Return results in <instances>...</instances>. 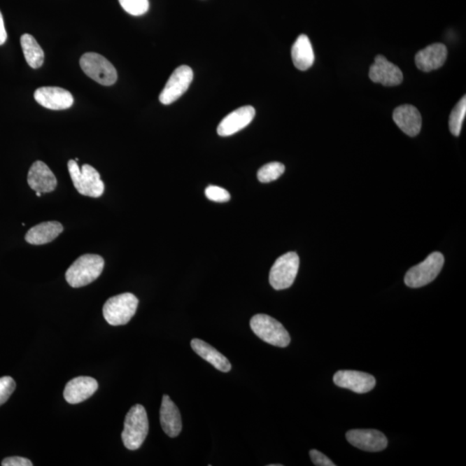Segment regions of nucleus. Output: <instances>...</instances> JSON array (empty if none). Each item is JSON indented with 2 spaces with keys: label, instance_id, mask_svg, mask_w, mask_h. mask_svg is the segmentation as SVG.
<instances>
[{
  "label": "nucleus",
  "instance_id": "1",
  "mask_svg": "<svg viewBox=\"0 0 466 466\" xmlns=\"http://www.w3.org/2000/svg\"><path fill=\"white\" fill-rule=\"evenodd\" d=\"M105 261L95 254H85L70 266L65 274L66 282L72 288H81L94 282L101 275Z\"/></svg>",
  "mask_w": 466,
  "mask_h": 466
},
{
  "label": "nucleus",
  "instance_id": "2",
  "mask_svg": "<svg viewBox=\"0 0 466 466\" xmlns=\"http://www.w3.org/2000/svg\"><path fill=\"white\" fill-rule=\"evenodd\" d=\"M149 432V420L142 405L133 406L125 416L122 439L127 449L134 451L141 447Z\"/></svg>",
  "mask_w": 466,
  "mask_h": 466
},
{
  "label": "nucleus",
  "instance_id": "3",
  "mask_svg": "<svg viewBox=\"0 0 466 466\" xmlns=\"http://www.w3.org/2000/svg\"><path fill=\"white\" fill-rule=\"evenodd\" d=\"M68 169L73 186L80 195L92 198H99L105 190V185L97 170L90 164H84L81 169L76 160H69Z\"/></svg>",
  "mask_w": 466,
  "mask_h": 466
},
{
  "label": "nucleus",
  "instance_id": "4",
  "mask_svg": "<svg viewBox=\"0 0 466 466\" xmlns=\"http://www.w3.org/2000/svg\"><path fill=\"white\" fill-rule=\"evenodd\" d=\"M251 330L262 341L277 347H287L290 343V336L278 320L267 316L257 314L251 318Z\"/></svg>",
  "mask_w": 466,
  "mask_h": 466
},
{
  "label": "nucleus",
  "instance_id": "5",
  "mask_svg": "<svg viewBox=\"0 0 466 466\" xmlns=\"http://www.w3.org/2000/svg\"><path fill=\"white\" fill-rule=\"evenodd\" d=\"M138 306L139 299L134 295H118L107 299L103 306V316L111 325H123L135 316Z\"/></svg>",
  "mask_w": 466,
  "mask_h": 466
},
{
  "label": "nucleus",
  "instance_id": "6",
  "mask_svg": "<svg viewBox=\"0 0 466 466\" xmlns=\"http://www.w3.org/2000/svg\"><path fill=\"white\" fill-rule=\"evenodd\" d=\"M81 69L88 77L103 86H112L118 79L117 70L103 55L86 53L80 60Z\"/></svg>",
  "mask_w": 466,
  "mask_h": 466
},
{
  "label": "nucleus",
  "instance_id": "7",
  "mask_svg": "<svg viewBox=\"0 0 466 466\" xmlns=\"http://www.w3.org/2000/svg\"><path fill=\"white\" fill-rule=\"evenodd\" d=\"M445 258L440 253H434L421 264L414 266L407 272L404 282L409 288L426 286L438 276L443 268Z\"/></svg>",
  "mask_w": 466,
  "mask_h": 466
},
{
  "label": "nucleus",
  "instance_id": "8",
  "mask_svg": "<svg viewBox=\"0 0 466 466\" xmlns=\"http://www.w3.org/2000/svg\"><path fill=\"white\" fill-rule=\"evenodd\" d=\"M299 258L295 253H288L276 259L269 272V283L276 290H286L293 285L299 271Z\"/></svg>",
  "mask_w": 466,
  "mask_h": 466
},
{
  "label": "nucleus",
  "instance_id": "9",
  "mask_svg": "<svg viewBox=\"0 0 466 466\" xmlns=\"http://www.w3.org/2000/svg\"><path fill=\"white\" fill-rule=\"evenodd\" d=\"M194 79L193 70L187 65H181L172 73L164 90L159 96V101L164 105H170L183 96L190 87Z\"/></svg>",
  "mask_w": 466,
  "mask_h": 466
},
{
  "label": "nucleus",
  "instance_id": "10",
  "mask_svg": "<svg viewBox=\"0 0 466 466\" xmlns=\"http://www.w3.org/2000/svg\"><path fill=\"white\" fill-rule=\"evenodd\" d=\"M351 445L366 452H381L386 449L388 439L382 432L374 429H355L346 434Z\"/></svg>",
  "mask_w": 466,
  "mask_h": 466
},
{
  "label": "nucleus",
  "instance_id": "11",
  "mask_svg": "<svg viewBox=\"0 0 466 466\" xmlns=\"http://www.w3.org/2000/svg\"><path fill=\"white\" fill-rule=\"evenodd\" d=\"M334 382L337 386L348 388L358 394L368 393L376 386L374 376L357 371L337 372L334 376Z\"/></svg>",
  "mask_w": 466,
  "mask_h": 466
},
{
  "label": "nucleus",
  "instance_id": "12",
  "mask_svg": "<svg viewBox=\"0 0 466 466\" xmlns=\"http://www.w3.org/2000/svg\"><path fill=\"white\" fill-rule=\"evenodd\" d=\"M34 98L39 105L50 110H66L73 104L71 92L57 87H43L34 92Z\"/></svg>",
  "mask_w": 466,
  "mask_h": 466
},
{
  "label": "nucleus",
  "instance_id": "13",
  "mask_svg": "<svg viewBox=\"0 0 466 466\" xmlns=\"http://www.w3.org/2000/svg\"><path fill=\"white\" fill-rule=\"evenodd\" d=\"M369 76L373 83H380L386 87L398 86L403 80L401 69L388 62L383 55H377L375 58L374 64L369 69Z\"/></svg>",
  "mask_w": 466,
  "mask_h": 466
},
{
  "label": "nucleus",
  "instance_id": "14",
  "mask_svg": "<svg viewBox=\"0 0 466 466\" xmlns=\"http://www.w3.org/2000/svg\"><path fill=\"white\" fill-rule=\"evenodd\" d=\"M256 115V110L253 106H245L233 111L225 117L217 128L218 134L221 136H229L241 131L251 123Z\"/></svg>",
  "mask_w": 466,
  "mask_h": 466
},
{
  "label": "nucleus",
  "instance_id": "15",
  "mask_svg": "<svg viewBox=\"0 0 466 466\" xmlns=\"http://www.w3.org/2000/svg\"><path fill=\"white\" fill-rule=\"evenodd\" d=\"M97 381L90 376H78L70 380L64 388V397L70 404H78L90 398L97 391Z\"/></svg>",
  "mask_w": 466,
  "mask_h": 466
},
{
  "label": "nucleus",
  "instance_id": "16",
  "mask_svg": "<svg viewBox=\"0 0 466 466\" xmlns=\"http://www.w3.org/2000/svg\"><path fill=\"white\" fill-rule=\"evenodd\" d=\"M28 184L31 190L40 193H51L57 186V177L43 162L36 161L28 173Z\"/></svg>",
  "mask_w": 466,
  "mask_h": 466
},
{
  "label": "nucleus",
  "instance_id": "17",
  "mask_svg": "<svg viewBox=\"0 0 466 466\" xmlns=\"http://www.w3.org/2000/svg\"><path fill=\"white\" fill-rule=\"evenodd\" d=\"M447 49L442 43H434L418 52L416 55L417 68L423 72L438 69L445 64Z\"/></svg>",
  "mask_w": 466,
  "mask_h": 466
},
{
  "label": "nucleus",
  "instance_id": "18",
  "mask_svg": "<svg viewBox=\"0 0 466 466\" xmlns=\"http://www.w3.org/2000/svg\"><path fill=\"white\" fill-rule=\"evenodd\" d=\"M393 120L397 127L409 136L419 134L423 125L419 111L411 105L397 107L393 113Z\"/></svg>",
  "mask_w": 466,
  "mask_h": 466
},
{
  "label": "nucleus",
  "instance_id": "19",
  "mask_svg": "<svg viewBox=\"0 0 466 466\" xmlns=\"http://www.w3.org/2000/svg\"><path fill=\"white\" fill-rule=\"evenodd\" d=\"M160 423L162 430L169 437L176 438L181 434L183 423L179 409L167 395L162 397Z\"/></svg>",
  "mask_w": 466,
  "mask_h": 466
},
{
  "label": "nucleus",
  "instance_id": "20",
  "mask_svg": "<svg viewBox=\"0 0 466 466\" xmlns=\"http://www.w3.org/2000/svg\"><path fill=\"white\" fill-rule=\"evenodd\" d=\"M64 232V227L57 221L43 222L29 229L25 235L26 242L34 246L50 243Z\"/></svg>",
  "mask_w": 466,
  "mask_h": 466
},
{
  "label": "nucleus",
  "instance_id": "21",
  "mask_svg": "<svg viewBox=\"0 0 466 466\" xmlns=\"http://www.w3.org/2000/svg\"><path fill=\"white\" fill-rule=\"evenodd\" d=\"M191 347L195 351L196 354H198L203 360L209 362L214 368L219 369L222 372H229L231 371V362H229L223 354H221L220 351L213 348L209 344L203 341L202 339H192Z\"/></svg>",
  "mask_w": 466,
  "mask_h": 466
},
{
  "label": "nucleus",
  "instance_id": "22",
  "mask_svg": "<svg viewBox=\"0 0 466 466\" xmlns=\"http://www.w3.org/2000/svg\"><path fill=\"white\" fill-rule=\"evenodd\" d=\"M291 55L295 68L301 71H306L313 66L316 57L308 36H298L292 47Z\"/></svg>",
  "mask_w": 466,
  "mask_h": 466
},
{
  "label": "nucleus",
  "instance_id": "23",
  "mask_svg": "<svg viewBox=\"0 0 466 466\" xmlns=\"http://www.w3.org/2000/svg\"><path fill=\"white\" fill-rule=\"evenodd\" d=\"M20 43L26 62L32 69H39L44 62V53L42 48L34 38L29 34L21 36Z\"/></svg>",
  "mask_w": 466,
  "mask_h": 466
},
{
  "label": "nucleus",
  "instance_id": "24",
  "mask_svg": "<svg viewBox=\"0 0 466 466\" xmlns=\"http://www.w3.org/2000/svg\"><path fill=\"white\" fill-rule=\"evenodd\" d=\"M466 114V97L464 96L455 106L449 118V128L452 134L458 136L460 134L462 125Z\"/></svg>",
  "mask_w": 466,
  "mask_h": 466
},
{
  "label": "nucleus",
  "instance_id": "25",
  "mask_svg": "<svg viewBox=\"0 0 466 466\" xmlns=\"http://www.w3.org/2000/svg\"><path fill=\"white\" fill-rule=\"evenodd\" d=\"M284 171L285 166L281 162H269L258 170L257 178L262 183H271V181L278 179Z\"/></svg>",
  "mask_w": 466,
  "mask_h": 466
},
{
  "label": "nucleus",
  "instance_id": "26",
  "mask_svg": "<svg viewBox=\"0 0 466 466\" xmlns=\"http://www.w3.org/2000/svg\"><path fill=\"white\" fill-rule=\"evenodd\" d=\"M122 8L132 16H142L150 8L149 0H118Z\"/></svg>",
  "mask_w": 466,
  "mask_h": 466
},
{
  "label": "nucleus",
  "instance_id": "27",
  "mask_svg": "<svg viewBox=\"0 0 466 466\" xmlns=\"http://www.w3.org/2000/svg\"><path fill=\"white\" fill-rule=\"evenodd\" d=\"M15 388H16V383L13 377L3 376L0 379V406L8 401Z\"/></svg>",
  "mask_w": 466,
  "mask_h": 466
},
{
  "label": "nucleus",
  "instance_id": "28",
  "mask_svg": "<svg viewBox=\"0 0 466 466\" xmlns=\"http://www.w3.org/2000/svg\"><path fill=\"white\" fill-rule=\"evenodd\" d=\"M205 194L210 201L216 202H227L231 199V195L227 190L217 186H209L206 188Z\"/></svg>",
  "mask_w": 466,
  "mask_h": 466
},
{
  "label": "nucleus",
  "instance_id": "29",
  "mask_svg": "<svg viewBox=\"0 0 466 466\" xmlns=\"http://www.w3.org/2000/svg\"><path fill=\"white\" fill-rule=\"evenodd\" d=\"M311 460H312L314 465L317 466H335L336 465L332 460L325 456L323 453L319 451L313 449L309 452Z\"/></svg>",
  "mask_w": 466,
  "mask_h": 466
},
{
  "label": "nucleus",
  "instance_id": "30",
  "mask_svg": "<svg viewBox=\"0 0 466 466\" xmlns=\"http://www.w3.org/2000/svg\"><path fill=\"white\" fill-rule=\"evenodd\" d=\"M3 466H32V462L22 457L6 458L2 461Z\"/></svg>",
  "mask_w": 466,
  "mask_h": 466
},
{
  "label": "nucleus",
  "instance_id": "31",
  "mask_svg": "<svg viewBox=\"0 0 466 466\" xmlns=\"http://www.w3.org/2000/svg\"><path fill=\"white\" fill-rule=\"evenodd\" d=\"M7 33L3 23V18L1 12H0V45H3L6 42Z\"/></svg>",
  "mask_w": 466,
  "mask_h": 466
},
{
  "label": "nucleus",
  "instance_id": "32",
  "mask_svg": "<svg viewBox=\"0 0 466 466\" xmlns=\"http://www.w3.org/2000/svg\"><path fill=\"white\" fill-rule=\"evenodd\" d=\"M36 196H38V197H41V196H42V193H40V192H36Z\"/></svg>",
  "mask_w": 466,
  "mask_h": 466
}]
</instances>
